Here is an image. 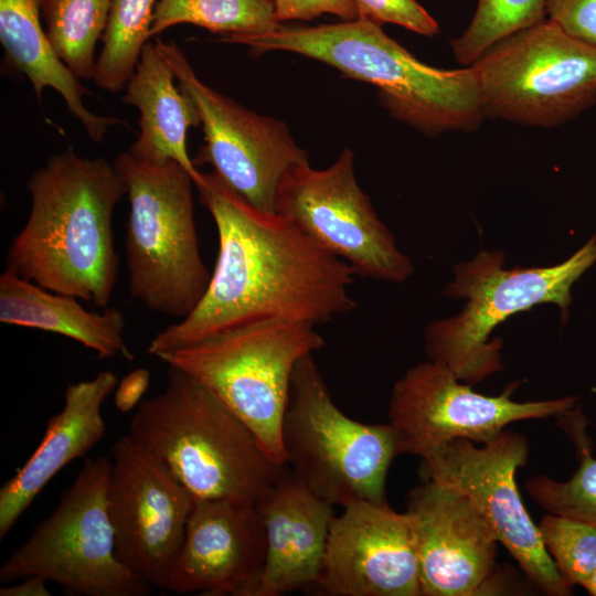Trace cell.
Instances as JSON below:
<instances>
[{"mask_svg": "<svg viewBox=\"0 0 596 596\" xmlns=\"http://www.w3.org/2000/svg\"><path fill=\"white\" fill-rule=\"evenodd\" d=\"M219 235L209 287L185 318L157 333V358L246 323L284 319L320 324L356 307L349 264L278 213L263 212L213 172L194 184Z\"/></svg>", "mask_w": 596, "mask_h": 596, "instance_id": "obj_1", "label": "cell"}, {"mask_svg": "<svg viewBox=\"0 0 596 596\" xmlns=\"http://www.w3.org/2000/svg\"><path fill=\"white\" fill-rule=\"evenodd\" d=\"M26 188L30 213L8 249L4 269L107 308L118 272L113 214L126 194L115 164L70 148L35 170Z\"/></svg>", "mask_w": 596, "mask_h": 596, "instance_id": "obj_2", "label": "cell"}, {"mask_svg": "<svg viewBox=\"0 0 596 596\" xmlns=\"http://www.w3.org/2000/svg\"><path fill=\"white\" fill-rule=\"evenodd\" d=\"M253 52L288 51L326 63L368 82L394 116L432 136L471 131L486 110L472 66L443 70L427 65L390 38L382 25L356 18L315 26H281L248 38Z\"/></svg>", "mask_w": 596, "mask_h": 596, "instance_id": "obj_3", "label": "cell"}, {"mask_svg": "<svg viewBox=\"0 0 596 596\" xmlns=\"http://www.w3.org/2000/svg\"><path fill=\"white\" fill-rule=\"evenodd\" d=\"M128 435L194 499L257 504L285 468L216 396L173 366L164 390L137 406Z\"/></svg>", "mask_w": 596, "mask_h": 596, "instance_id": "obj_4", "label": "cell"}, {"mask_svg": "<svg viewBox=\"0 0 596 596\" xmlns=\"http://www.w3.org/2000/svg\"><path fill=\"white\" fill-rule=\"evenodd\" d=\"M596 263V234L564 262L549 267H504L501 251H480L454 266L441 294L465 299L461 311L425 329L428 360L446 364L464 383L476 384L503 369L502 341L492 331L509 317L554 304L568 317L573 285Z\"/></svg>", "mask_w": 596, "mask_h": 596, "instance_id": "obj_5", "label": "cell"}, {"mask_svg": "<svg viewBox=\"0 0 596 596\" xmlns=\"http://www.w3.org/2000/svg\"><path fill=\"white\" fill-rule=\"evenodd\" d=\"M115 167L126 184L125 252L130 297L147 309L183 319L211 279L202 259L190 173L177 161L150 163L121 152Z\"/></svg>", "mask_w": 596, "mask_h": 596, "instance_id": "obj_6", "label": "cell"}, {"mask_svg": "<svg viewBox=\"0 0 596 596\" xmlns=\"http://www.w3.org/2000/svg\"><path fill=\"white\" fill-rule=\"evenodd\" d=\"M323 344L312 323L266 319L159 359L206 387L248 426L276 464L286 466L281 427L291 376L297 363Z\"/></svg>", "mask_w": 596, "mask_h": 596, "instance_id": "obj_7", "label": "cell"}, {"mask_svg": "<svg viewBox=\"0 0 596 596\" xmlns=\"http://www.w3.org/2000/svg\"><path fill=\"white\" fill-rule=\"evenodd\" d=\"M281 440L294 477L327 503L386 501V476L397 456L391 425L365 424L343 414L312 354L294 370Z\"/></svg>", "mask_w": 596, "mask_h": 596, "instance_id": "obj_8", "label": "cell"}, {"mask_svg": "<svg viewBox=\"0 0 596 596\" xmlns=\"http://www.w3.org/2000/svg\"><path fill=\"white\" fill-rule=\"evenodd\" d=\"M111 460L87 458L53 512L0 567V581L39 576L76 596H145L152 586L116 555L108 512Z\"/></svg>", "mask_w": 596, "mask_h": 596, "instance_id": "obj_9", "label": "cell"}, {"mask_svg": "<svg viewBox=\"0 0 596 596\" xmlns=\"http://www.w3.org/2000/svg\"><path fill=\"white\" fill-rule=\"evenodd\" d=\"M470 66L490 117L550 128L596 103V46L549 19L496 42Z\"/></svg>", "mask_w": 596, "mask_h": 596, "instance_id": "obj_10", "label": "cell"}, {"mask_svg": "<svg viewBox=\"0 0 596 596\" xmlns=\"http://www.w3.org/2000/svg\"><path fill=\"white\" fill-rule=\"evenodd\" d=\"M421 459L423 480L468 498L531 584L550 596L572 595L573 586L560 575L545 551L539 528L515 483L517 470L529 459V441L524 435L503 429L481 446L468 439H455Z\"/></svg>", "mask_w": 596, "mask_h": 596, "instance_id": "obj_11", "label": "cell"}, {"mask_svg": "<svg viewBox=\"0 0 596 596\" xmlns=\"http://www.w3.org/2000/svg\"><path fill=\"white\" fill-rule=\"evenodd\" d=\"M180 89L194 104L204 146L193 163H209L232 191L252 206L276 213V196L284 177L309 163L281 120L256 114L205 85L173 42L155 38Z\"/></svg>", "mask_w": 596, "mask_h": 596, "instance_id": "obj_12", "label": "cell"}, {"mask_svg": "<svg viewBox=\"0 0 596 596\" xmlns=\"http://www.w3.org/2000/svg\"><path fill=\"white\" fill-rule=\"evenodd\" d=\"M276 213L349 264L356 276L403 283L414 274L411 258L358 184L350 149L327 169L309 163L291 169L278 187Z\"/></svg>", "mask_w": 596, "mask_h": 596, "instance_id": "obj_13", "label": "cell"}, {"mask_svg": "<svg viewBox=\"0 0 596 596\" xmlns=\"http://www.w3.org/2000/svg\"><path fill=\"white\" fill-rule=\"evenodd\" d=\"M519 383L498 396L471 390L443 362L428 360L408 369L393 386L389 403L396 454L421 458L455 439L485 444L514 422L563 415L578 397L515 402Z\"/></svg>", "mask_w": 596, "mask_h": 596, "instance_id": "obj_14", "label": "cell"}, {"mask_svg": "<svg viewBox=\"0 0 596 596\" xmlns=\"http://www.w3.org/2000/svg\"><path fill=\"white\" fill-rule=\"evenodd\" d=\"M108 512L117 557L164 588L182 545L194 498L128 434L113 448Z\"/></svg>", "mask_w": 596, "mask_h": 596, "instance_id": "obj_15", "label": "cell"}, {"mask_svg": "<svg viewBox=\"0 0 596 596\" xmlns=\"http://www.w3.org/2000/svg\"><path fill=\"white\" fill-rule=\"evenodd\" d=\"M333 515L318 586L331 596H422L409 517L353 500Z\"/></svg>", "mask_w": 596, "mask_h": 596, "instance_id": "obj_16", "label": "cell"}, {"mask_svg": "<svg viewBox=\"0 0 596 596\" xmlns=\"http://www.w3.org/2000/svg\"><path fill=\"white\" fill-rule=\"evenodd\" d=\"M422 596H473L493 589L499 541L460 492L424 480L407 497Z\"/></svg>", "mask_w": 596, "mask_h": 596, "instance_id": "obj_17", "label": "cell"}, {"mask_svg": "<svg viewBox=\"0 0 596 596\" xmlns=\"http://www.w3.org/2000/svg\"><path fill=\"white\" fill-rule=\"evenodd\" d=\"M266 558L256 503L194 499L164 588L178 594L254 596Z\"/></svg>", "mask_w": 596, "mask_h": 596, "instance_id": "obj_18", "label": "cell"}, {"mask_svg": "<svg viewBox=\"0 0 596 596\" xmlns=\"http://www.w3.org/2000/svg\"><path fill=\"white\" fill-rule=\"evenodd\" d=\"M257 507L266 532V558L254 596H281L316 586L333 505L285 466Z\"/></svg>", "mask_w": 596, "mask_h": 596, "instance_id": "obj_19", "label": "cell"}, {"mask_svg": "<svg viewBox=\"0 0 596 596\" xmlns=\"http://www.w3.org/2000/svg\"><path fill=\"white\" fill-rule=\"evenodd\" d=\"M117 384L113 371H100L67 385L63 408L47 421L38 448L0 489V540L63 467L84 457L103 438L102 407Z\"/></svg>", "mask_w": 596, "mask_h": 596, "instance_id": "obj_20", "label": "cell"}, {"mask_svg": "<svg viewBox=\"0 0 596 596\" xmlns=\"http://www.w3.org/2000/svg\"><path fill=\"white\" fill-rule=\"evenodd\" d=\"M173 79L174 74L155 41H149L121 97L123 103L140 113V131L128 152L150 163L177 161L195 184L202 172L188 153L187 132L200 125V118L194 104Z\"/></svg>", "mask_w": 596, "mask_h": 596, "instance_id": "obj_21", "label": "cell"}, {"mask_svg": "<svg viewBox=\"0 0 596 596\" xmlns=\"http://www.w3.org/2000/svg\"><path fill=\"white\" fill-rule=\"evenodd\" d=\"M42 0H0V42L4 66L25 76L42 103L46 87L56 91L70 114L84 127L89 139L100 142L114 125L125 124L116 117L91 111L84 97L91 95L81 79L60 58L41 24Z\"/></svg>", "mask_w": 596, "mask_h": 596, "instance_id": "obj_22", "label": "cell"}, {"mask_svg": "<svg viewBox=\"0 0 596 596\" xmlns=\"http://www.w3.org/2000/svg\"><path fill=\"white\" fill-rule=\"evenodd\" d=\"M0 321L61 334L98 358H135L124 338L125 317L119 309L89 311L77 298L51 291L8 269L0 276Z\"/></svg>", "mask_w": 596, "mask_h": 596, "instance_id": "obj_23", "label": "cell"}, {"mask_svg": "<svg viewBox=\"0 0 596 596\" xmlns=\"http://www.w3.org/2000/svg\"><path fill=\"white\" fill-rule=\"evenodd\" d=\"M184 23L220 34L223 42L242 45L248 38L279 25L274 0H158L150 38Z\"/></svg>", "mask_w": 596, "mask_h": 596, "instance_id": "obj_24", "label": "cell"}, {"mask_svg": "<svg viewBox=\"0 0 596 596\" xmlns=\"http://www.w3.org/2000/svg\"><path fill=\"white\" fill-rule=\"evenodd\" d=\"M110 7L111 0H42L49 40L79 79H93L96 44L105 33Z\"/></svg>", "mask_w": 596, "mask_h": 596, "instance_id": "obj_25", "label": "cell"}, {"mask_svg": "<svg viewBox=\"0 0 596 596\" xmlns=\"http://www.w3.org/2000/svg\"><path fill=\"white\" fill-rule=\"evenodd\" d=\"M156 0H111L93 79L111 94L125 89L150 41Z\"/></svg>", "mask_w": 596, "mask_h": 596, "instance_id": "obj_26", "label": "cell"}, {"mask_svg": "<svg viewBox=\"0 0 596 596\" xmlns=\"http://www.w3.org/2000/svg\"><path fill=\"white\" fill-rule=\"evenodd\" d=\"M547 0H478L467 29L450 46L455 60L469 66L501 39L546 19Z\"/></svg>", "mask_w": 596, "mask_h": 596, "instance_id": "obj_27", "label": "cell"}, {"mask_svg": "<svg viewBox=\"0 0 596 596\" xmlns=\"http://www.w3.org/2000/svg\"><path fill=\"white\" fill-rule=\"evenodd\" d=\"M538 528L560 575L572 586H584L596 567V528L552 513Z\"/></svg>", "mask_w": 596, "mask_h": 596, "instance_id": "obj_28", "label": "cell"}, {"mask_svg": "<svg viewBox=\"0 0 596 596\" xmlns=\"http://www.w3.org/2000/svg\"><path fill=\"white\" fill-rule=\"evenodd\" d=\"M583 450L579 466L568 480L534 476L526 481L525 490L546 513L596 528V458Z\"/></svg>", "mask_w": 596, "mask_h": 596, "instance_id": "obj_29", "label": "cell"}, {"mask_svg": "<svg viewBox=\"0 0 596 596\" xmlns=\"http://www.w3.org/2000/svg\"><path fill=\"white\" fill-rule=\"evenodd\" d=\"M358 18L391 23L425 36L439 33L437 21L417 0H353Z\"/></svg>", "mask_w": 596, "mask_h": 596, "instance_id": "obj_30", "label": "cell"}, {"mask_svg": "<svg viewBox=\"0 0 596 596\" xmlns=\"http://www.w3.org/2000/svg\"><path fill=\"white\" fill-rule=\"evenodd\" d=\"M546 19L596 46V0H547Z\"/></svg>", "mask_w": 596, "mask_h": 596, "instance_id": "obj_31", "label": "cell"}, {"mask_svg": "<svg viewBox=\"0 0 596 596\" xmlns=\"http://www.w3.org/2000/svg\"><path fill=\"white\" fill-rule=\"evenodd\" d=\"M278 22L288 20L310 21L322 14L342 20L358 18L353 0H274Z\"/></svg>", "mask_w": 596, "mask_h": 596, "instance_id": "obj_32", "label": "cell"}, {"mask_svg": "<svg viewBox=\"0 0 596 596\" xmlns=\"http://www.w3.org/2000/svg\"><path fill=\"white\" fill-rule=\"evenodd\" d=\"M150 372L145 368H138L125 375L115 390V406L121 413L132 411L140 404L141 397L148 390Z\"/></svg>", "mask_w": 596, "mask_h": 596, "instance_id": "obj_33", "label": "cell"}, {"mask_svg": "<svg viewBox=\"0 0 596 596\" xmlns=\"http://www.w3.org/2000/svg\"><path fill=\"white\" fill-rule=\"evenodd\" d=\"M0 596H50V592L44 578L30 576L22 583L1 587Z\"/></svg>", "mask_w": 596, "mask_h": 596, "instance_id": "obj_34", "label": "cell"}, {"mask_svg": "<svg viewBox=\"0 0 596 596\" xmlns=\"http://www.w3.org/2000/svg\"><path fill=\"white\" fill-rule=\"evenodd\" d=\"M583 587L588 592L589 595L596 596V567Z\"/></svg>", "mask_w": 596, "mask_h": 596, "instance_id": "obj_35", "label": "cell"}]
</instances>
